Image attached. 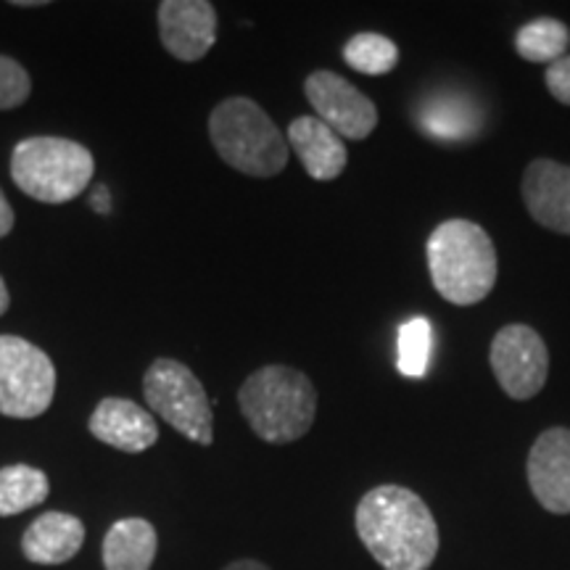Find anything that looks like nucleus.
<instances>
[{
    "label": "nucleus",
    "instance_id": "1",
    "mask_svg": "<svg viewBox=\"0 0 570 570\" xmlns=\"http://www.w3.org/2000/svg\"><path fill=\"white\" fill-rule=\"evenodd\" d=\"M354 525L362 544L386 570H428L439 554V525L415 491L386 483L360 499Z\"/></svg>",
    "mask_w": 570,
    "mask_h": 570
},
{
    "label": "nucleus",
    "instance_id": "2",
    "mask_svg": "<svg viewBox=\"0 0 570 570\" xmlns=\"http://www.w3.org/2000/svg\"><path fill=\"white\" fill-rule=\"evenodd\" d=\"M428 273L433 288L454 306H473L497 285L499 259L494 240L470 219H446L428 235Z\"/></svg>",
    "mask_w": 570,
    "mask_h": 570
},
{
    "label": "nucleus",
    "instance_id": "3",
    "mask_svg": "<svg viewBox=\"0 0 570 570\" xmlns=\"http://www.w3.org/2000/svg\"><path fill=\"white\" fill-rule=\"evenodd\" d=\"M238 407L262 441L294 444L315 425L317 391L302 370L267 365L246 377L238 391Z\"/></svg>",
    "mask_w": 570,
    "mask_h": 570
},
{
    "label": "nucleus",
    "instance_id": "4",
    "mask_svg": "<svg viewBox=\"0 0 570 570\" xmlns=\"http://www.w3.org/2000/svg\"><path fill=\"white\" fill-rule=\"evenodd\" d=\"M209 138L219 159L248 177H275L288 164V138L252 98L233 96L214 106Z\"/></svg>",
    "mask_w": 570,
    "mask_h": 570
},
{
    "label": "nucleus",
    "instance_id": "5",
    "mask_svg": "<svg viewBox=\"0 0 570 570\" xmlns=\"http://www.w3.org/2000/svg\"><path fill=\"white\" fill-rule=\"evenodd\" d=\"M96 175V159L82 142L38 135L17 142L11 154V180L40 204H69Z\"/></svg>",
    "mask_w": 570,
    "mask_h": 570
},
{
    "label": "nucleus",
    "instance_id": "6",
    "mask_svg": "<svg viewBox=\"0 0 570 570\" xmlns=\"http://www.w3.org/2000/svg\"><path fill=\"white\" fill-rule=\"evenodd\" d=\"M142 394L148 407L167 420L180 436L196 441L202 446H212L214 441V412L206 396L204 383L194 370L183 362L161 356L142 377Z\"/></svg>",
    "mask_w": 570,
    "mask_h": 570
},
{
    "label": "nucleus",
    "instance_id": "7",
    "mask_svg": "<svg viewBox=\"0 0 570 570\" xmlns=\"http://www.w3.org/2000/svg\"><path fill=\"white\" fill-rule=\"evenodd\" d=\"M56 367L42 348L19 336H0V415L32 420L53 404Z\"/></svg>",
    "mask_w": 570,
    "mask_h": 570
},
{
    "label": "nucleus",
    "instance_id": "8",
    "mask_svg": "<svg viewBox=\"0 0 570 570\" xmlns=\"http://www.w3.org/2000/svg\"><path fill=\"white\" fill-rule=\"evenodd\" d=\"M499 389L515 402L539 396L550 375V348L529 325L499 327L489 352Z\"/></svg>",
    "mask_w": 570,
    "mask_h": 570
},
{
    "label": "nucleus",
    "instance_id": "9",
    "mask_svg": "<svg viewBox=\"0 0 570 570\" xmlns=\"http://www.w3.org/2000/svg\"><path fill=\"white\" fill-rule=\"evenodd\" d=\"M306 101L320 122L344 140H365L377 127V109L362 90L336 71L317 69L304 80Z\"/></svg>",
    "mask_w": 570,
    "mask_h": 570
},
{
    "label": "nucleus",
    "instance_id": "10",
    "mask_svg": "<svg viewBox=\"0 0 570 570\" xmlns=\"http://www.w3.org/2000/svg\"><path fill=\"white\" fill-rule=\"evenodd\" d=\"M525 473L541 508L552 515H570V428H547L533 441Z\"/></svg>",
    "mask_w": 570,
    "mask_h": 570
},
{
    "label": "nucleus",
    "instance_id": "11",
    "mask_svg": "<svg viewBox=\"0 0 570 570\" xmlns=\"http://www.w3.org/2000/svg\"><path fill=\"white\" fill-rule=\"evenodd\" d=\"M159 38L177 61H202L217 42V11L206 0L159 3Z\"/></svg>",
    "mask_w": 570,
    "mask_h": 570
},
{
    "label": "nucleus",
    "instance_id": "12",
    "mask_svg": "<svg viewBox=\"0 0 570 570\" xmlns=\"http://www.w3.org/2000/svg\"><path fill=\"white\" fill-rule=\"evenodd\" d=\"M520 194L525 209L541 227L570 235V164L533 159L525 167Z\"/></svg>",
    "mask_w": 570,
    "mask_h": 570
},
{
    "label": "nucleus",
    "instance_id": "13",
    "mask_svg": "<svg viewBox=\"0 0 570 570\" xmlns=\"http://www.w3.org/2000/svg\"><path fill=\"white\" fill-rule=\"evenodd\" d=\"M90 433L101 444L127 454H140L159 441V425L151 412L122 396H106L88 420Z\"/></svg>",
    "mask_w": 570,
    "mask_h": 570
},
{
    "label": "nucleus",
    "instance_id": "14",
    "mask_svg": "<svg viewBox=\"0 0 570 570\" xmlns=\"http://www.w3.org/2000/svg\"><path fill=\"white\" fill-rule=\"evenodd\" d=\"M288 146L302 159L312 180L331 183L344 175L348 161L346 142L317 117L294 119L288 127Z\"/></svg>",
    "mask_w": 570,
    "mask_h": 570
},
{
    "label": "nucleus",
    "instance_id": "15",
    "mask_svg": "<svg viewBox=\"0 0 570 570\" xmlns=\"http://www.w3.org/2000/svg\"><path fill=\"white\" fill-rule=\"evenodd\" d=\"M85 525L69 512H42L21 537V552L35 566H63L82 550Z\"/></svg>",
    "mask_w": 570,
    "mask_h": 570
},
{
    "label": "nucleus",
    "instance_id": "16",
    "mask_svg": "<svg viewBox=\"0 0 570 570\" xmlns=\"http://www.w3.org/2000/svg\"><path fill=\"white\" fill-rule=\"evenodd\" d=\"M159 537L146 518H122L104 537L106 570H151Z\"/></svg>",
    "mask_w": 570,
    "mask_h": 570
},
{
    "label": "nucleus",
    "instance_id": "17",
    "mask_svg": "<svg viewBox=\"0 0 570 570\" xmlns=\"http://www.w3.org/2000/svg\"><path fill=\"white\" fill-rule=\"evenodd\" d=\"M48 494H51V483L42 470L30 465L0 468V518L38 508Z\"/></svg>",
    "mask_w": 570,
    "mask_h": 570
},
{
    "label": "nucleus",
    "instance_id": "18",
    "mask_svg": "<svg viewBox=\"0 0 570 570\" xmlns=\"http://www.w3.org/2000/svg\"><path fill=\"white\" fill-rule=\"evenodd\" d=\"M570 30L560 19L539 17L523 24L515 35V51L531 63H554L568 56Z\"/></svg>",
    "mask_w": 570,
    "mask_h": 570
},
{
    "label": "nucleus",
    "instance_id": "19",
    "mask_svg": "<svg viewBox=\"0 0 570 570\" xmlns=\"http://www.w3.org/2000/svg\"><path fill=\"white\" fill-rule=\"evenodd\" d=\"M344 61L360 75L381 77L399 63V48L386 35L360 32L344 46Z\"/></svg>",
    "mask_w": 570,
    "mask_h": 570
},
{
    "label": "nucleus",
    "instance_id": "20",
    "mask_svg": "<svg viewBox=\"0 0 570 570\" xmlns=\"http://www.w3.org/2000/svg\"><path fill=\"white\" fill-rule=\"evenodd\" d=\"M433 333L425 317H412L399 331V370L410 377L425 375L428 356H431Z\"/></svg>",
    "mask_w": 570,
    "mask_h": 570
},
{
    "label": "nucleus",
    "instance_id": "21",
    "mask_svg": "<svg viewBox=\"0 0 570 570\" xmlns=\"http://www.w3.org/2000/svg\"><path fill=\"white\" fill-rule=\"evenodd\" d=\"M473 122V114L462 104L452 101H436L428 106L425 114H420V127L436 135L439 140H462L470 132V125Z\"/></svg>",
    "mask_w": 570,
    "mask_h": 570
},
{
    "label": "nucleus",
    "instance_id": "22",
    "mask_svg": "<svg viewBox=\"0 0 570 570\" xmlns=\"http://www.w3.org/2000/svg\"><path fill=\"white\" fill-rule=\"evenodd\" d=\"M32 80L27 69L11 56H0V111L17 109L30 98Z\"/></svg>",
    "mask_w": 570,
    "mask_h": 570
},
{
    "label": "nucleus",
    "instance_id": "23",
    "mask_svg": "<svg viewBox=\"0 0 570 570\" xmlns=\"http://www.w3.org/2000/svg\"><path fill=\"white\" fill-rule=\"evenodd\" d=\"M544 82L550 96H554V101L570 106V53L547 67Z\"/></svg>",
    "mask_w": 570,
    "mask_h": 570
},
{
    "label": "nucleus",
    "instance_id": "24",
    "mask_svg": "<svg viewBox=\"0 0 570 570\" xmlns=\"http://www.w3.org/2000/svg\"><path fill=\"white\" fill-rule=\"evenodd\" d=\"M13 230V209L11 204L6 202L3 190H0V238H6Z\"/></svg>",
    "mask_w": 570,
    "mask_h": 570
},
{
    "label": "nucleus",
    "instance_id": "25",
    "mask_svg": "<svg viewBox=\"0 0 570 570\" xmlns=\"http://www.w3.org/2000/svg\"><path fill=\"white\" fill-rule=\"evenodd\" d=\"M92 209L96 212H109V190L104 185H98L96 194H92Z\"/></svg>",
    "mask_w": 570,
    "mask_h": 570
},
{
    "label": "nucleus",
    "instance_id": "26",
    "mask_svg": "<svg viewBox=\"0 0 570 570\" xmlns=\"http://www.w3.org/2000/svg\"><path fill=\"white\" fill-rule=\"evenodd\" d=\"M223 570H269V568L259 560H235V562H230V566H225Z\"/></svg>",
    "mask_w": 570,
    "mask_h": 570
},
{
    "label": "nucleus",
    "instance_id": "27",
    "mask_svg": "<svg viewBox=\"0 0 570 570\" xmlns=\"http://www.w3.org/2000/svg\"><path fill=\"white\" fill-rule=\"evenodd\" d=\"M9 306H11L9 288H6V281H3V277H0V317H3L6 312H9Z\"/></svg>",
    "mask_w": 570,
    "mask_h": 570
},
{
    "label": "nucleus",
    "instance_id": "28",
    "mask_svg": "<svg viewBox=\"0 0 570 570\" xmlns=\"http://www.w3.org/2000/svg\"><path fill=\"white\" fill-rule=\"evenodd\" d=\"M13 6H19V9H38V6H42L40 0H17Z\"/></svg>",
    "mask_w": 570,
    "mask_h": 570
}]
</instances>
